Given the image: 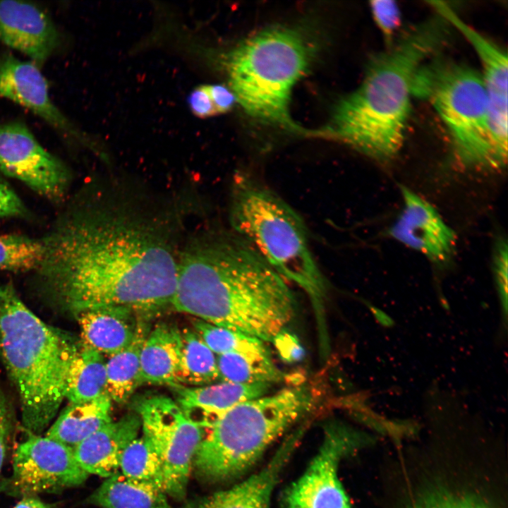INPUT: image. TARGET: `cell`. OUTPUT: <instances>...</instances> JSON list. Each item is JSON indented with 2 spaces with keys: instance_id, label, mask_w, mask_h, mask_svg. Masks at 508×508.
Masks as SVG:
<instances>
[{
  "instance_id": "cell-21",
  "label": "cell",
  "mask_w": 508,
  "mask_h": 508,
  "mask_svg": "<svg viewBox=\"0 0 508 508\" xmlns=\"http://www.w3.org/2000/svg\"><path fill=\"white\" fill-rule=\"evenodd\" d=\"M182 349L181 332L161 323L149 331L142 346L141 384L177 385Z\"/></svg>"
},
{
  "instance_id": "cell-23",
  "label": "cell",
  "mask_w": 508,
  "mask_h": 508,
  "mask_svg": "<svg viewBox=\"0 0 508 508\" xmlns=\"http://www.w3.org/2000/svg\"><path fill=\"white\" fill-rule=\"evenodd\" d=\"M87 502L100 508H172L163 490L119 472L107 478Z\"/></svg>"
},
{
  "instance_id": "cell-32",
  "label": "cell",
  "mask_w": 508,
  "mask_h": 508,
  "mask_svg": "<svg viewBox=\"0 0 508 508\" xmlns=\"http://www.w3.org/2000/svg\"><path fill=\"white\" fill-rule=\"evenodd\" d=\"M370 10L378 28L386 40L391 42L395 31L401 23V13L393 1H370Z\"/></svg>"
},
{
  "instance_id": "cell-30",
  "label": "cell",
  "mask_w": 508,
  "mask_h": 508,
  "mask_svg": "<svg viewBox=\"0 0 508 508\" xmlns=\"http://www.w3.org/2000/svg\"><path fill=\"white\" fill-rule=\"evenodd\" d=\"M44 250L43 238L0 235V270L33 271L40 263Z\"/></svg>"
},
{
  "instance_id": "cell-1",
  "label": "cell",
  "mask_w": 508,
  "mask_h": 508,
  "mask_svg": "<svg viewBox=\"0 0 508 508\" xmlns=\"http://www.w3.org/2000/svg\"><path fill=\"white\" fill-rule=\"evenodd\" d=\"M87 198L42 238L43 257L33 270L40 292L73 316L105 306L171 304L181 249L170 213L117 189Z\"/></svg>"
},
{
  "instance_id": "cell-26",
  "label": "cell",
  "mask_w": 508,
  "mask_h": 508,
  "mask_svg": "<svg viewBox=\"0 0 508 508\" xmlns=\"http://www.w3.org/2000/svg\"><path fill=\"white\" fill-rule=\"evenodd\" d=\"M182 349L177 385L203 386L219 380L216 354L194 329L181 332Z\"/></svg>"
},
{
  "instance_id": "cell-19",
  "label": "cell",
  "mask_w": 508,
  "mask_h": 508,
  "mask_svg": "<svg viewBox=\"0 0 508 508\" xmlns=\"http://www.w3.org/2000/svg\"><path fill=\"white\" fill-rule=\"evenodd\" d=\"M140 428L135 413L111 421L73 448L75 459L88 474L110 477L118 473L124 450Z\"/></svg>"
},
{
  "instance_id": "cell-16",
  "label": "cell",
  "mask_w": 508,
  "mask_h": 508,
  "mask_svg": "<svg viewBox=\"0 0 508 508\" xmlns=\"http://www.w3.org/2000/svg\"><path fill=\"white\" fill-rule=\"evenodd\" d=\"M40 67L11 54L0 56V98L11 100L61 132L78 139L83 135L52 102Z\"/></svg>"
},
{
  "instance_id": "cell-27",
  "label": "cell",
  "mask_w": 508,
  "mask_h": 508,
  "mask_svg": "<svg viewBox=\"0 0 508 508\" xmlns=\"http://www.w3.org/2000/svg\"><path fill=\"white\" fill-rule=\"evenodd\" d=\"M217 363L221 382L273 385L284 380L271 356L229 353L217 355Z\"/></svg>"
},
{
  "instance_id": "cell-2",
  "label": "cell",
  "mask_w": 508,
  "mask_h": 508,
  "mask_svg": "<svg viewBox=\"0 0 508 508\" xmlns=\"http://www.w3.org/2000/svg\"><path fill=\"white\" fill-rule=\"evenodd\" d=\"M171 304L265 343L286 329L297 308L286 281L233 231H207L181 248Z\"/></svg>"
},
{
  "instance_id": "cell-31",
  "label": "cell",
  "mask_w": 508,
  "mask_h": 508,
  "mask_svg": "<svg viewBox=\"0 0 508 508\" xmlns=\"http://www.w3.org/2000/svg\"><path fill=\"white\" fill-rule=\"evenodd\" d=\"M411 508H492L478 497L435 489L418 498Z\"/></svg>"
},
{
  "instance_id": "cell-4",
  "label": "cell",
  "mask_w": 508,
  "mask_h": 508,
  "mask_svg": "<svg viewBox=\"0 0 508 508\" xmlns=\"http://www.w3.org/2000/svg\"><path fill=\"white\" fill-rule=\"evenodd\" d=\"M80 348L21 301L11 283L0 285V356L18 394L22 424L40 435L66 399L70 365Z\"/></svg>"
},
{
  "instance_id": "cell-33",
  "label": "cell",
  "mask_w": 508,
  "mask_h": 508,
  "mask_svg": "<svg viewBox=\"0 0 508 508\" xmlns=\"http://www.w3.org/2000/svg\"><path fill=\"white\" fill-rule=\"evenodd\" d=\"M508 248L506 241L500 240L497 243L493 258V270L500 298L504 310L507 301V267Z\"/></svg>"
},
{
  "instance_id": "cell-13",
  "label": "cell",
  "mask_w": 508,
  "mask_h": 508,
  "mask_svg": "<svg viewBox=\"0 0 508 508\" xmlns=\"http://www.w3.org/2000/svg\"><path fill=\"white\" fill-rule=\"evenodd\" d=\"M436 12L456 28L476 52L488 100L489 128L495 152L502 162H507V78L506 51L464 21L445 2L432 1Z\"/></svg>"
},
{
  "instance_id": "cell-18",
  "label": "cell",
  "mask_w": 508,
  "mask_h": 508,
  "mask_svg": "<svg viewBox=\"0 0 508 508\" xmlns=\"http://www.w3.org/2000/svg\"><path fill=\"white\" fill-rule=\"evenodd\" d=\"M272 385L238 384L228 382L203 386L172 387L176 403L193 423L207 429L224 413L237 404L265 395Z\"/></svg>"
},
{
  "instance_id": "cell-20",
  "label": "cell",
  "mask_w": 508,
  "mask_h": 508,
  "mask_svg": "<svg viewBox=\"0 0 508 508\" xmlns=\"http://www.w3.org/2000/svg\"><path fill=\"white\" fill-rule=\"evenodd\" d=\"M135 311L123 306H105L80 313L75 318L80 344L102 355L122 350L133 341L141 322L137 320Z\"/></svg>"
},
{
  "instance_id": "cell-5",
  "label": "cell",
  "mask_w": 508,
  "mask_h": 508,
  "mask_svg": "<svg viewBox=\"0 0 508 508\" xmlns=\"http://www.w3.org/2000/svg\"><path fill=\"white\" fill-rule=\"evenodd\" d=\"M314 401L310 386L293 383L230 409L207 428L193 459L195 474L212 483L238 476L309 412Z\"/></svg>"
},
{
  "instance_id": "cell-6",
  "label": "cell",
  "mask_w": 508,
  "mask_h": 508,
  "mask_svg": "<svg viewBox=\"0 0 508 508\" xmlns=\"http://www.w3.org/2000/svg\"><path fill=\"white\" fill-rule=\"evenodd\" d=\"M313 49L300 31L284 27L263 30L230 52L226 69L230 89L246 113L295 133L310 135L292 119L291 93L304 75Z\"/></svg>"
},
{
  "instance_id": "cell-24",
  "label": "cell",
  "mask_w": 508,
  "mask_h": 508,
  "mask_svg": "<svg viewBox=\"0 0 508 508\" xmlns=\"http://www.w3.org/2000/svg\"><path fill=\"white\" fill-rule=\"evenodd\" d=\"M149 331L147 325L140 322L133 341L106 361V394L111 401L125 403L141 385L140 356Z\"/></svg>"
},
{
  "instance_id": "cell-3",
  "label": "cell",
  "mask_w": 508,
  "mask_h": 508,
  "mask_svg": "<svg viewBox=\"0 0 508 508\" xmlns=\"http://www.w3.org/2000/svg\"><path fill=\"white\" fill-rule=\"evenodd\" d=\"M449 25L437 13L373 56L359 87L338 102L327 124L313 135L342 142L379 161L393 158L404 143L415 75L443 45Z\"/></svg>"
},
{
  "instance_id": "cell-8",
  "label": "cell",
  "mask_w": 508,
  "mask_h": 508,
  "mask_svg": "<svg viewBox=\"0 0 508 508\" xmlns=\"http://www.w3.org/2000/svg\"><path fill=\"white\" fill-rule=\"evenodd\" d=\"M417 71L413 96L429 102L446 125L457 161L466 167H505L494 148L488 100L482 75L468 66L435 55Z\"/></svg>"
},
{
  "instance_id": "cell-29",
  "label": "cell",
  "mask_w": 508,
  "mask_h": 508,
  "mask_svg": "<svg viewBox=\"0 0 508 508\" xmlns=\"http://www.w3.org/2000/svg\"><path fill=\"white\" fill-rule=\"evenodd\" d=\"M193 329L217 356L229 353L271 356L265 342L257 338L196 319Z\"/></svg>"
},
{
  "instance_id": "cell-35",
  "label": "cell",
  "mask_w": 508,
  "mask_h": 508,
  "mask_svg": "<svg viewBox=\"0 0 508 508\" xmlns=\"http://www.w3.org/2000/svg\"><path fill=\"white\" fill-rule=\"evenodd\" d=\"M27 214V209L21 199L6 182L0 179V218Z\"/></svg>"
},
{
  "instance_id": "cell-14",
  "label": "cell",
  "mask_w": 508,
  "mask_h": 508,
  "mask_svg": "<svg viewBox=\"0 0 508 508\" xmlns=\"http://www.w3.org/2000/svg\"><path fill=\"white\" fill-rule=\"evenodd\" d=\"M401 192L403 207L389 235L435 263L449 260L456 244L454 231L428 201L406 187Z\"/></svg>"
},
{
  "instance_id": "cell-10",
  "label": "cell",
  "mask_w": 508,
  "mask_h": 508,
  "mask_svg": "<svg viewBox=\"0 0 508 508\" xmlns=\"http://www.w3.org/2000/svg\"><path fill=\"white\" fill-rule=\"evenodd\" d=\"M88 476L72 447L47 436L31 435L16 448L11 475L0 489L13 497H32L80 485Z\"/></svg>"
},
{
  "instance_id": "cell-37",
  "label": "cell",
  "mask_w": 508,
  "mask_h": 508,
  "mask_svg": "<svg viewBox=\"0 0 508 508\" xmlns=\"http://www.w3.org/2000/svg\"><path fill=\"white\" fill-rule=\"evenodd\" d=\"M281 356L288 361H298L303 351L297 339L289 334L287 330L279 333L272 341Z\"/></svg>"
},
{
  "instance_id": "cell-36",
  "label": "cell",
  "mask_w": 508,
  "mask_h": 508,
  "mask_svg": "<svg viewBox=\"0 0 508 508\" xmlns=\"http://www.w3.org/2000/svg\"><path fill=\"white\" fill-rule=\"evenodd\" d=\"M187 102L192 113L199 118H207L217 114L207 85H200L189 94Z\"/></svg>"
},
{
  "instance_id": "cell-12",
  "label": "cell",
  "mask_w": 508,
  "mask_h": 508,
  "mask_svg": "<svg viewBox=\"0 0 508 508\" xmlns=\"http://www.w3.org/2000/svg\"><path fill=\"white\" fill-rule=\"evenodd\" d=\"M0 171L54 201L64 198L71 181L66 165L18 121L0 125Z\"/></svg>"
},
{
  "instance_id": "cell-39",
  "label": "cell",
  "mask_w": 508,
  "mask_h": 508,
  "mask_svg": "<svg viewBox=\"0 0 508 508\" xmlns=\"http://www.w3.org/2000/svg\"><path fill=\"white\" fill-rule=\"evenodd\" d=\"M13 508H51V507L40 499L32 496L21 498Z\"/></svg>"
},
{
  "instance_id": "cell-17",
  "label": "cell",
  "mask_w": 508,
  "mask_h": 508,
  "mask_svg": "<svg viewBox=\"0 0 508 508\" xmlns=\"http://www.w3.org/2000/svg\"><path fill=\"white\" fill-rule=\"evenodd\" d=\"M302 430L289 437L259 472L234 487L188 502L183 508H270L281 473L296 449Z\"/></svg>"
},
{
  "instance_id": "cell-11",
  "label": "cell",
  "mask_w": 508,
  "mask_h": 508,
  "mask_svg": "<svg viewBox=\"0 0 508 508\" xmlns=\"http://www.w3.org/2000/svg\"><path fill=\"white\" fill-rule=\"evenodd\" d=\"M367 439L339 423L324 428L322 445L305 472L284 492L285 508H351L338 476L341 459L362 446Z\"/></svg>"
},
{
  "instance_id": "cell-15",
  "label": "cell",
  "mask_w": 508,
  "mask_h": 508,
  "mask_svg": "<svg viewBox=\"0 0 508 508\" xmlns=\"http://www.w3.org/2000/svg\"><path fill=\"white\" fill-rule=\"evenodd\" d=\"M61 42L56 25L42 8L26 1H0V44L26 55L40 67Z\"/></svg>"
},
{
  "instance_id": "cell-22",
  "label": "cell",
  "mask_w": 508,
  "mask_h": 508,
  "mask_svg": "<svg viewBox=\"0 0 508 508\" xmlns=\"http://www.w3.org/2000/svg\"><path fill=\"white\" fill-rule=\"evenodd\" d=\"M111 401L107 394L69 404L50 426L46 436L72 448L111 421Z\"/></svg>"
},
{
  "instance_id": "cell-9",
  "label": "cell",
  "mask_w": 508,
  "mask_h": 508,
  "mask_svg": "<svg viewBox=\"0 0 508 508\" xmlns=\"http://www.w3.org/2000/svg\"><path fill=\"white\" fill-rule=\"evenodd\" d=\"M143 436L162 462L164 490L177 500L186 492L193 462L205 430L190 421L171 398L154 394L134 404Z\"/></svg>"
},
{
  "instance_id": "cell-34",
  "label": "cell",
  "mask_w": 508,
  "mask_h": 508,
  "mask_svg": "<svg viewBox=\"0 0 508 508\" xmlns=\"http://www.w3.org/2000/svg\"><path fill=\"white\" fill-rule=\"evenodd\" d=\"M13 426L14 417L11 406L0 387V472L6 458Z\"/></svg>"
},
{
  "instance_id": "cell-38",
  "label": "cell",
  "mask_w": 508,
  "mask_h": 508,
  "mask_svg": "<svg viewBox=\"0 0 508 508\" xmlns=\"http://www.w3.org/2000/svg\"><path fill=\"white\" fill-rule=\"evenodd\" d=\"M207 88L217 114L229 111L237 102L234 93L225 85H208Z\"/></svg>"
},
{
  "instance_id": "cell-25",
  "label": "cell",
  "mask_w": 508,
  "mask_h": 508,
  "mask_svg": "<svg viewBox=\"0 0 508 508\" xmlns=\"http://www.w3.org/2000/svg\"><path fill=\"white\" fill-rule=\"evenodd\" d=\"M106 382L104 356L80 344L69 368L66 399L78 404L99 398L106 394Z\"/></svg>"
},
{
  "instance_id": "cell-7",
  "label": "cell",
  "mask_w": 508,
  "mask_h": 508,
  "mask_svg": "<svg viewBox=\"0 0 508 508\" xmlns=\"http://www.w3.org/2000/svg\"><path fill=\"white\" fill-rule=\"evenodd\" d=\"M231 231L247 242L286 281L318 298L325 282L310 250L300 216L276 193L248 174L231 183Z\"/></svg>"
},
{
  "instance_id": "cell-28",
  "label": "cell",
  "mask_w": 508,
  "mask_h": 508,
  "mask_svg": "<svg viewBox=\"0 0 508 508\" xmlns=\"http://www.w3.org/2000/svg\"><path fill=\"white\" fill-rule=\"evenodd\" d=\"M119 469L128 478L150 484L165 492L162 462L143 435L137 437L127 446L121 456Z\"/></svg>"
}]
</instances>
